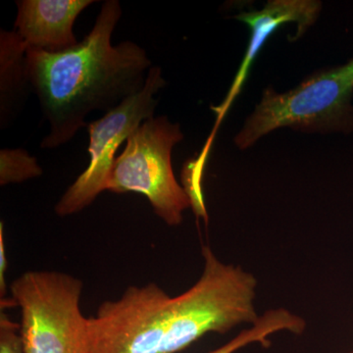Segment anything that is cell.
<instances>
[{"mask_svg": "<svg viewBox=\"0 0 353 353\" xmlns=\"http://www.w3.org/2000/svg\"><path fill=\"white\" fill-rule=\"evenodd\" d=\"M202 254L201 279L181 296L150 283L130 285L117 301L102 303L88 318L90 353H176L210 332L254 324L255 278L222 263L208 246Z\"/></svg>", "mask_w": 353, "mask_h": 353, "instance_id": "1", "label": "cell"}, {"mask_svg": "<svg viewBox=\"0 0 353 353\" xmlns=\"http://www.w3.org/2000/svg\"><path fill=\"white\" fill-rule=\"evenodd\" d=\"M118 0H106L90 34L60 53L27 48L32 92L39 97L50 132L41 143L54 150L69 143L94 111L108 113L145 88L152 60L145 48L111 38L122 16Z\"/></svg>", "mask_w": 353, "mask_h": 353, "instance_id": "2", "label": "cell"}, {"mask_svg": "<svg viewBox=\"0 0 353 353\" xmlns=\"http://www.w3.org/2000/svg\"><path fill=\"white\" fill-rule=\"evenodd\" d=\"M352 94L353 58L341 66L315 72L288 92L269 85L234 137V145L248 150L281 128L309 134L352 132Z\"/></svg>", "mask_w": 353, "mask_h": 353, "instance_id": "3", "label": "cell"}, {"mask_svg": "<svg viewBox=\"0 0 353 353\" xmlns=\"http://www.w3.org/2000/svg\"><path fill=\"white\" fill-rule=\"evenodd\" d=\"M80 279L55 271H29L10 287L21 310L25 353H90L88 318L80 309Z\"/></svg>", "mask_w": 353, "mask_h": 353, "instance_id": "4", "label": "cell"}, {"mask_svg": "<svg viewBox=\"0 0 353 353\" xmlns=\"http://www.w3.org/2000/svg\"><path fill=\"white\" fill-rule=\"evenodd\" d=\"M183 139L180 124L172 123L167 116L145 121L116 157L106 190L143 194L158 217L169 226H178L183 211L192 204L188 190L176 182L172 167V150Z\"/></svg>", "mask_w": 353, "mask_h": 353, "instance_id": "5", "label": "cell"}, {"mask_svg": "<svg viewBox=\"0 0 353 353\" xmlns=\"http://www.w3.org/2000/svg\"><path fill=\"white\" fill-rule=\"evenodd\" d=\"M166 85L161 68L152 66L141 92L127 99L101 119L88 123L90 163L57 202L55 212L58 216L80 212L108 189L118 148L145 121L154 117L158 104L155 95Z\"/></svg>", "mask_w": 353, "mask_h": 353, "instance_id": "6", "label": "cell"}, {"mask_svg": "<svg viewBox=\"0 0 353 353\" xmlns=\"http://www.w3.org/2000/svg\"><path fill=\"white\" fill-rule=\"evenodd\" d=\"M322 10V2L317 0H269L261 10L252 11L234 16L236 20L245 23L252 31L250 43L245 50L232 87L226 99L218 108H213L217 114L215 127L208 138L204 150H210L211 143L221 122L240 94L250 73L255 58L259 57L262 46L279 28L287 24H296V32L294 41L301 38L315 24Z\"/></svg>", "mask_w": 353, "mask_h": 353, "instance_id": "7", "label": "cell"}, {"mask_svg": "<svg viewBox=\"0 0 353 353\" xmlns=\"http://www.w3.org/2000/svg\"><path fill=\"white\" fill-rule=\"evenodd\" d=\"M94 0H17L15 32L27 48L50 53L78 46L74 23Z\"/></svg>", "mask_w": 353, "mask_h": 353, "instance_id": "8", "label": "cell"}, {"mask_svg": "<svg viewBox=\"0 0 353 353\" xmlns=\"http://www.w3.org/2000/svg\"><path fill=\"white\" fill-rule=\"evenodd\" d=\"M27 46L15 31H0V127L10 126L32 92Z\"/></svg>", "mask_w": 353, "mask_h": 353, "instance_id": "9", "label": "cell"}, {"mask_svg": "<svg viewBox=\"0 0 353 353\" xmlns=\"http://www.w3.org/2000/svg\"><path fill=\"white\" fill-rule=\"evenodd\" d=\"M305 328V323L301 317L292 314L285 309L271 310L259 317L252 328L245 330L234 340L210 353H234L240 348L253 343H260L264 347L269 345L267 340L270 334L280 331H290L301 334Z\"/></svg>", "mask_w": 353, "mask_h": 353, "instance_id": "10", "label": "cell"}, {"mask_svg": "<svg viewBox=\"0 0 353 353\" xmlns=\"http://www.w3.org/2000/svg\"><path fill=\"white\" fill-rule=\"evenodd\" d=\"M43 173L37 158L22 148L0 152V185L23 183L39 178Z\"/></svg>", "mask_w": 353, "mask_h": 353, "instance_id": "11", "label": "cell"}, {"mask_svg": "<svg viewBox=\"0 0 353 353\" xmlns=\"http://www.w3.org/2000/svg\"><path fill=\"white\" fill-rule=\"evenodd\" d=\"M0 353H25L20 325L1 311L0 313Z\"/></svg>", "mask_w": 353, "mask_h": 353, "instance_id": "12", "label": "cell"}, {"mask_svg": "<svg viewBox=\"0 0 353 353\" xmlns=\"http://www.w3.org/2000/svg\"><path fill=\"white\" fill-rule=\"evenodd\" d=\"M3 224H0V296L6 299V273L7 267L6 243H4Z\"/></svg>", "mask_w": 353, "mask_h": 353, "instance_id": "13", "label": "cell"}, {"mask_svg": "<svg viewBox=\"0 0 353 353\" xmlns=\"http://www.w3.org/2000/svg\"><path fill=\"white\" fill-rule=\"evenodd\" d=\"M350 353H353V352H350Z\"/></svg>", "mask_w": 353, "mask_h": 353, "instance_id": "14", "label": "cell"}]
</instances>
